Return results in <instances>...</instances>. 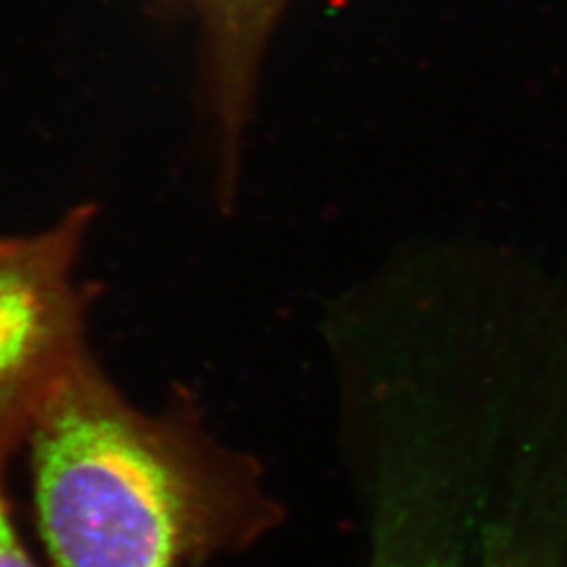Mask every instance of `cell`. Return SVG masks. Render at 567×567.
Segmentation results:
<instances>
[{
	"label": "cell",
	"instance_id": "1",
	"mask_svg": "<svg viewBox=\"0 0 567 567\" xmlns=\"http://www.w3.org/2000/svg\"><path fill=\"white\" fill-rule=\"evenodd\" d=\"M25 440L42 540L58 567H179L231 538L234 507L210 458L182 426L126 404L89 351Z\"/></svg>",
	"mask_w": 567,
	"mask_h": 567
},
{
	"label": "cell",
	"instance_id": "2",
	"mask_svg": "<svg viewBox=\"0 0 567 567\" xmlns=\"http://www.w3.org/2000/svg\"><path fill=\"white\" fill-rule=\"evenodd\" d=\"M91 206L32 236L0 243V446L25 440L42 405L86 353L72 278Z\"/></svg>",
	"mask_w": 567,
	"mask_h": 567
},
{
	"label": "cell",
	"instance_id": "3",
	"mask_svg": "<svg viewBox=\"0 0 567 567\" xmlns=\"http://www.w3.org/2000/svg\"><path fill=\"white\" fill-rule=\"evenodd\" d=\"M203 34L213 116L227 173L236 168L267 42L288 0H171Z\"/></svg>",
	"mask_w": 567,
	"mask_h": 567
},
{
	"label": "cell",
	"instance_id": "4",
	"mask_svg": "<svg viewBox=\"0 0 567 567\" xmlns=\"http://www.w3.org/2000/svg\"><path fill=\"white\" fill-rule=\"evenodd\" d=\"M9 450L0 446V567H39L23 547L18 527L11 519V511L2 489V468Z\"/></svg>",
	"mask_w": 567,
	"mask_h": 567
},
{
	"label": "cell",
	"instance_id": "5",
	"mask_svg": "<svg viewBox=\"0 0 567 567\" xmlns=\"http://www.w3.org/2000/svg\"><path fill=\"white\" fill-rule=\"evenodd\" d=\"M498 567H515V566H498Z\"/></svg>",
	"mask_w": 567,
	"mask_h": 567
},
{
	"label": "cell",
	"instance_id": "6",
	"mask_svg": "<svg viewBox=\"0 0 567 567\" xmlns=\"http://www.w3.org/2000/svg\"><path fill=\"white\" fill-rule=\"evenodd\" d=\"M0 243H2V236H0Z\"/></svg>",
	"mask_w": 567,
	"mask_h": 567
}]
</instances>
